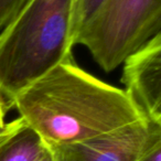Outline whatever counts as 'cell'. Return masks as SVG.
I'll use <instances>...</instances> for the list:
<instances>
[{
  "label": "cell",
  "mask_w": 161,
  "mask_h": 161,
  "mask_svg": "<svg viewBox=\"0 0 161 161\" xmlns=\"http://www.w3.org/2000/svg\"><path fill=\"white\" fill-rule=\"evenodd\" d=\"M158 33L161 0H104L78 32L75 44L84 45L108 73Z\"/></svg>",
  "instance_id": "obj_3"
},
{
  "label": "cell",
  "mask_w": 161,
  "mask_h": 161,
  "mask_svg": "<svg viewBox=\"0 0 161 161\" xmlns=\"http://www.w3.org/2000/svg\"><path fill=\"white\" fill-rule=\"evenodd\" d=\"M103 3L104 0H74V44H75V39L78 32L94 16V14L98 10Z\"/></svg>",
  "instance_id": "obj_7"
},
{
  "label": "cell",
  "mask_w": 161,
  "mask_h": 161,
  "mask_svg": "<svg viewBox=\"0 0 161 161\" xmlns=\"http://www.w3.org/2000/svg\"><path fill=\"white\" fill-rule=\"evenodd\" d=\"M25 1L27 0H0V30L16 17Z\"/></svg>",
  "instance_id": "obj_8"
},
{
  "label": "cell",
  "mask_w": 161,
  "mask_h": 161,
  "mask_svg": "<svg viewBox=\"0 0 161 161\" xmlns=\"http://www.w3.org/2000/svg\"><path fill=\"white\" fill-rule=\"evenodd\" d=\"M36 161H54V157H53V152L47 146V148L44 149V151L41 153V156L36 159Z\"/></svg>",
  "instance_id": "obj_11"
},
{
  "label": "cell",
  "mask_w": 161,
  "mask_h": 161,
  "mask_svg": "<svg viewBox=\"0 0 161 161\" xmlns=\"http://www.w3.org/2000/svg\"><path fill=\"white\" fill-rule=\"evenodd\" d=\"M14 108L47 147L82 142L143 119L125 91L87 73L74 58L19 93Z\"/></svg>",
  "instance_id": "obj_1"
},
{
  "label": "cell",
  "mask_w": 161,
  "mask_h": 161,
  "mask_svg": "<svg viewBox=\"0 0 161 161\" xmlns=\"http://www.w3.org/2000/svg\"><path fill=\"white\" fill-rule=\"evenodd\" d=\"M140 161H161V143H157L151 148Z\"/></svg>",
  "instance_id": "obj_10"
},
{
  "label": "cell",
  "mask_w": 161,
  "mask_h": 161,
  "mask_svg": "<svg viewBox=\"0 0 161 161\" xmlns=\"http://www.w3.org/2000/svg\"><path fill=\"white\" fill-rule=\"evenodd\" d=\"M74 0H27L0 30V92L12 104L55 65L72 60Z\"/></svg>",
  "instance_id": "obj_2"
},
{
  "label": "cell",
  "mask_w": 161,
  "mask_h": 161,
  "mask_svg": "<svg viewBox=\"0 0 161 161\" xmlns=\"http://www.w3.org/2000/svg\"><path fill=\"white\" fill-rule=\"evenodd\" d=\"M14 108V104L0 92V136L5 132L8 123L6 121V117L10 109Z\"/></svg>",
  "instance_id": "obj_9"
},
{
  "label": "cell",
  "mask_w": 161,
  "mask_h": 161,
  "mask_svg": "<svg viewBox=\"0 0 161 161\" xmlns=\"http://www.w3.org/2000/svg\"><path fill=\"white\" fill-rule=\"evenodd\" d=\"M121 83L145 120L161 124V33L123 62Z\"/></svg>",
  "instance_id": "obj_5"
},
{
  "label": "cell",
  "mask_w": 161,
  "mask_h": 161,
  "mask_svg": "<svg viewBox=\"0 0 161 161\" xmlns=\"http://www.w3.org/2000/svg\"><path fill=\"white\" fill-rule=\"evenodd\" d=\"M157 143L161 124L141 119L96 138L49 148L54 161H140Z\"/></svg>",
  "instance_id": "obj_4"
},
{
  "label": "cell",
  "mask_w": 161,
  "mask_h": 161,
  "mask_svg": "<svg viewBox=\"0 0 161 161\" xmlns=\"http://www.w3.org/2000/svg\"><path fill=\"white\" fill-rule=\"evenodd\" d=\"M45 148L41 137L18 117L0 136V161H36Z\"/></svg>",
  "instance_id": "obj_6"
}]
</instances>
